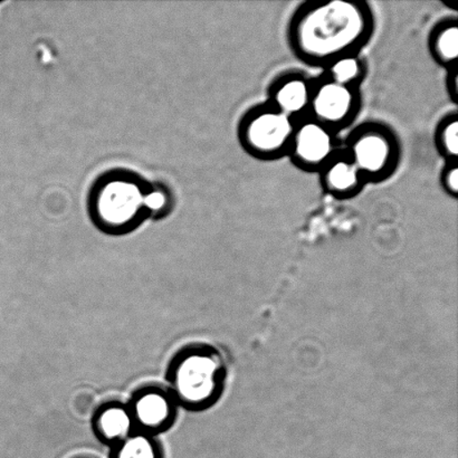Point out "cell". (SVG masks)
Segmentation results:
<instances>
[{"label": "cell", "mask_w": 458, "mask_h": 458, "mask_svg": "<svg viewBox=\"0 0 458 458\" xmlns=\"http://www.w3.org/2000/svg\"><path fill=\"white\" fill-rule=\"evenodd\" d=\"M295 119L267 101L250 106L237 123V139L251 158L259 161L280 160L289 157Z\"/></svg>", "instance_id": "cell-4"}, {"label": "cell", "mask_w": 458, "mask_h": 458, "mask_svg": "<svg viewBox=\"0 0 458 458\" xmlns=\"http://www.w3.org/2000/svg\"><path fill=\"white\" fill-rule=\"evenodd\" d=\"M109 450V458H165L159 437L139 430Z\"/></svg>", "instance_id": "cell-14"}, {"label": "cell", "mask_w": 458, "mask_h": 458, "mask_svg": "<svg viewBox=\"0 0 458 458\" xmlns=\"http://www.w3.org/2000/svg\"><path fill=\"white\" fill-rule=\"evenodd\" d=\"M143 205H145V208L157 212V210H160L161 208H165V196L163 194V192L152 191L150 194L145 195Z\"/></svg>", "instance_id": "cell-18"}, {"label": "cell", "mask_w": 458, "mask_h": 458, "mask_svg": "<svg viewBox=\"0 0 458 458\" xmlns=\"http://www.w3.org/2000/svg\"><path fill=\"white\" fill-rule=\"evenodd\" d=\"M445 91L447 94L448 100H450L453 103V105L457 106V105H458V66L452 67V69L446 71Z\"/></svg>", "instance_id": "cell-17"}, {"label": "cell", "mask_w": 458, "mask_h": 458, "mask_svg": "<svg viewBox=\"0 0 458 458\" xmlns=\"http://www.w3.org/2000/svg\"><path fill=\"white\" fill-rule=\"evenodd\" d=\"M362 109L361 89L344 87L325 76L313 79L309 115L340 133L356 123Z\"/></svg>", "instance_id": "cell-5"}, {"label": "cell", "mask_w": 458, "mask_h": 458, "mask_svg": "<svg viewBox=\"0 0 458 458\" xmlns=\"http://www.w3.org/2000/svg\"><path fill=\"white\" fill-rule=\"evenodd\" d=\"M312 85L313 78L301 72H284L269 83L267 102L291 118H302L309 114Z\"/></svg>", "instance_id": "cell-9"}, {"label": "cell", "mask_w": 458, "mask_h": 458, "mask_svg": "<svg viewBox=\"0 0 458 458\" xmlns=\"http://www.w3.org/2000/svg\"><path fill=\"white\" fill-rule=\"evenodd\" d=\"M430 56L447 71L458 66V21L446 17L430 30L428 40Z\"/></svg>", "instance_id": "cell-12"}, {"label": "cell", "mask_w": 458, "mask_h": 458, "mask_svg": "<svg viewBox=\"0 0 458 458\" xmlns=\"http://www.w3.org/2000/svg\"><path fill=\"white\" fill-rule=\"evenodd\" d=\"M368 74L365 58L360 54H352L336 58L323 67L320 75L344 87L361 89Z\"/></svg>", "instance_id": "cell-13"}, {"label": "cell", "mask_w": 458, "mask_h": 458, "mask_svg": "<svg viewBox=\"0 0 458 458\" xmlns=\"http://www.w3.org/2000/svg\"><path fill=\"white\" fill-rule=\"evenodd\" d=\"M127 403L139 432L159 437L176 423L179 407L164 386H142L134 390Z\"/></svg>", "instance_id": "cell-7"}, {"label": "cell", "mask_w": 458, "mask_h": 458, "mask_svg": "<svg viewBox=\"0 0 458 458\" xmlns=\"http://www.w3.org/2000/svg\"><path fill=\"white\" fill-rule=\"evenodd\" d=\"M434 145L444 161L458 160V114L448 112L439 119L434 131Z\"/></svg>", "instance_id": "cell-15"}, {"label": "cell", "mask_w": 458, "mask_h": 458, "mask_svg": "<svg viewBox=\"0 0 458 458\" xmlns=\"http://www.w3.org/2000/svg\"><path fill=\"white\" fill-rule=\"evenodd\" d=\"M145 195L133 182L107 183L98 199V213L102 225L118 231L130 225L143 205Z\"/></svg>", "instance_id": "cell-8"}, {"label": "cell", "mask_w": 458, "mask_h": 458, "mask_svg": "<svg viewBox=\"0 0 458 458\" xmlns=\"http://www.w3.org/2000/svg\"><path fill=\"white\" fill-rule=\"evenodd\" d=\"M343 149L367 185L389 181L401 167V139L392 127L379 121H367L352 128L343 140Z\"/></svg>", "instance_id": "cell-3"}, {"label": "cell", "mask_w": 458, "mask_h": 458, "mask_svg": "<svg viewBox=\"0 0 458 458\" xmlns=\"http://www.w3.org/2000/svg\"><path fill=\"white\" fill-rule=\"evenodd\" d=\"M442 190L452 199H458V160L444 161L439 174Z\"/></svg>", "instance_id": "cell-16"}, {"label": "cell", "mask_w": 458, "mask_h": 458, "mask_svg": "<svg viewBox=\"0 0 458 458\" xmlns=\"http://www.w3.org/2000/svg\"><path fill=\"white\" fill-rule=\"evenodd\" d=\"M91 428L94 437L107 448L136 432L128 403L120 401L105 402L98 405L92 412Z\"/></svg>", "instance_id": "cell-11"}, {"label": "cell", "mask_w": 458, "mask_h": 458, "mask_svg": "<svg viewBox=\"0 0 458 458\" xmlns=\"http://www.w3.org/2000/svg\"><path fill=\"white\" fill-rule=\"evenodd\" d=\"M227 376L225 356L216 347L194 344L174 354L165 380L179 410L199 412L209 410L221 399Z\"/></svg>", "instance_id": "cell-2"}, {"label": "cell", "mask_w": 458, "mask_h": 458, "mask_svg": "<svg viewBox=\"0 0 458 458\" xmlns=\"http://www.w3.org/2000/svg\"><path fill=\"white\" fill-rule=\"evenodd\" d=\"M323 191L332 199H356L365 190L367 182L343 147L318 172Z\"/></svg>", "instance_id": "cell-10"}, {"label": "cell", "mask_w": 458, "mask_h": 458, "mask_svg": "<svg viewBox=\"0 0 458 458\" xmlns=\"http://www.w3.org/2000/svg\"><path fill=\"white\" fill-rule=\"evenodd\" d=\"M341 147L338 132L307 114L295 121L289 158L302 172L318 174Z\"/></svg>", "instance_id": "cell-6"}, {"label": "cell", "mask_w": 458, "mask_h": 458, "mask_svg": "<svg viewBox=\"0 0 458 458\" xmlns=\"http://www.w3.org/2000/svg\"><path fill=\"white\" fill-rule=\"evenodd\" d=\"M75 458H92V457L81 456V457H75Z\"/></svg>", "instance_id": "cell-19"}, {"label": "cell", "mask_w": 458, "mask_h": 458, "mask_svg": "<svg viewBox=\"0 0 458 458\" xmlns=\"http://www.w3.org/2000/svg\"><path fill=\"white\" fill-rule=\"evenodd\" d=\"M376 30L365 0H308L292 13L287 47L304 65L323 69L336 58L361 54Z\"/></svg>", "instance_id": "cell-1"}]
</instances>
